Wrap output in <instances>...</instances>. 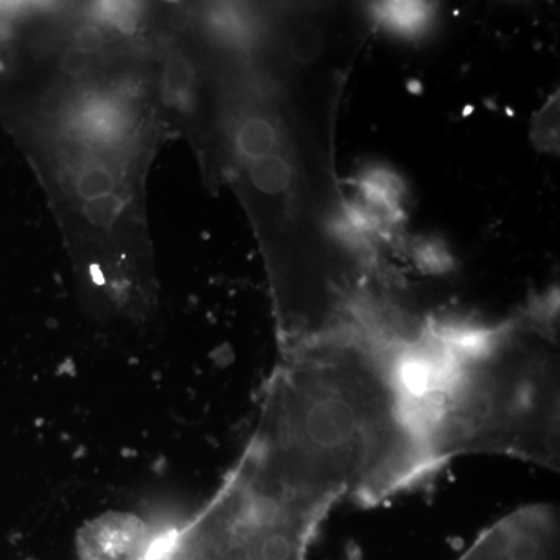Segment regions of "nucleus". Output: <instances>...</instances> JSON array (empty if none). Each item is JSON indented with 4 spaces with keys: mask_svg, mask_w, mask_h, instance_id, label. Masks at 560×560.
Listing matches in <instances>:
<instances>
[{
    "mask_svg": "<svg viewBox=\"0 0 560 560\" xmlns=\"http://www.w3.org/2000/svg\"><path fill=\"white\" fill-rule=\"evenodd\" d=\"M558 296L495 327L420 331L422 405L440 469L463 455H503L558 470Z\"/></svg>",
    "mask_w": 560,
    "mask_h": 560,
    "instance_id": "obj_1",
    "label": "nucleus"
},
{
    "mask_svg": "<svg viewBox=\"0 0 560 560\" xmlns=\"http://www.w3.org/2000/svg\"><path fill=\"white\" fill-rule=\"evenodd\" d=\"M458 560H559V514L530 504L482 530Z\"/></svg>",
    "mask_w": 560,
    "mask_h": 560,
    "instance_id": "obj_2",
    "label": "nucleus"
},
{
    "mask_svg": "<svg viewBox=\"0 0 560 560\" xmlns=\"http://www.w3.org/2000/svg\"><path fill=\"white\" fill-rule=\"evenodd\" d=\"M278 145V135L270 121L250 119L246 121L237 135V149L242 156L249 161H259L271 156Z\"/></svg>",
    "mask_w": 560,
    "mask_h": 560,
    "instance_id": "obj_3",
    "label": "nucleus"
},
{
    "mask_svg": "<svg viewBox=\"0 0 560 560\" xmlns=\"http://www.w3.org/2000/svg\"><path fill=\"white\" fill-rule=\"evenodd\" d=\"M250 180L260 191L268 195L280 194L289 187L291 168L289 162L279 154L254 161L249 171Z\"/></svg>",
    "mask_w": 560,
    "mask_h": 560,
    "instance_id": "obj_4",
    "label": "nucleus"
},
{
    "mask_svg": "<svg viewBox=\"0 0 560 560\" xmlns=\"http://www.w3.org/2000/svg\"><path fill=\"white\" fill-rule=\"evenodd\" d=\"M378 16L394 31L416 32L429 18V9L423 3L389 2L378 9Z\"/></svg>",
    "mask_w": 560,
    "mask_h": 560,
    "instance_id": "obj_5",
    "label": "nucleus"
},
{
    "mask_svg": "<svg viewBox=\"0 0 560 560\" xmlns=\"http://www.w3.org/2000/svg\"><path fill=\"white\" fill-rule=\"evenodd\" d=\"M194 83V70L189 60L179 51L168 55L164 65L165 90L172 95H183Z\"/></svg>",
    "mask_w": 560,
    "mask_h": 560,
    "instance_id": "obj_6",
    "label": "nucleus"
},
{
    "mask_svg": "<svg viewBox=\"0 0 560 560\" xmlns=\"http://www.w3.org/2000/svg\"><path fill=\"white\" fill-rule=\"evenodd\" d=\"M114 184L116 180L113 173L103 167H92L81 173L77 179L75 190L81 200L88 202L113 194Z\"/></svg>",
    "mask_w": 560,
    "mask_h": 560,
    "instance_id": "obj_7",
    "label": "nucleus"
},
{
    "mask_svg": "<svg viewBox=\"0 0 560 560\" xmlns=\"http://www.w3.org/2000/svg\"><path fill=\"white\" fill-rule=\"evenodd\" d=\"M124 201L117 195L109 194L97 200L88 201L84 205L83 212L88 221L97 228H108L119 219Z\"/></svg>",
    "mask_w": 560,
    "mask_h": 560,
    "instance_id": "obj_8",
    "label": "nucleus"
},
{
    "mask_svg": "<svg viewBox=\"0 0 560 560\" xmlns=\"http://www.w3.org/2000/svg\"><path fill=\"white\" fill-rule=\"evenodd\" d=\"M62 72L68 73L70 77H80L86 72L90 66V55L84 54L77 47H70L62 54L60 61Z\"/></svg>",
    "mask_w": 560,
    "mask_h": 560,
    "instance_id": "obj_9",
    "label": "nucleus"
},
{
    "mask_svg": "<svg viewBox=\"0 0 560 560\" xmlns=\"http://www.w3.org/2000/svg\"><path fill=\"white\" fill-rule=\"evenodd\" d=\"M77 49L84 51L86 55L95 54L103 47V33L101 28L94 25H84L75 35Z\"/></svg>",
    "mask_w": 560,
    "mask_h": 560,
    "instance_id": "obj_10",
    "label": "nucleus"
}]
</instances>
